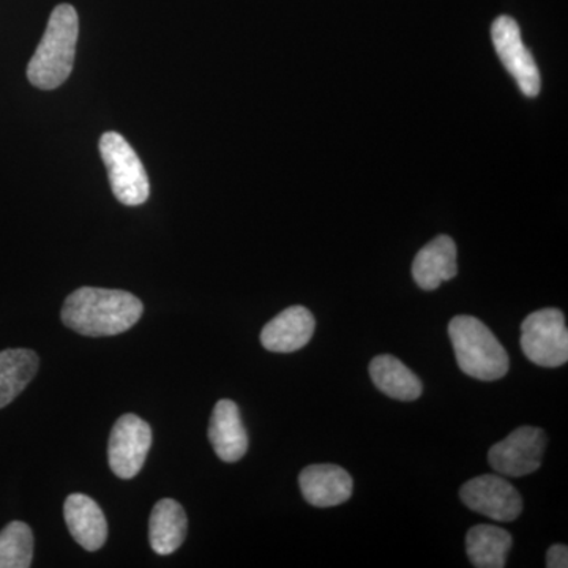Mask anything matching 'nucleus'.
I'll list each match as a JSON object with an SVG mask.
<instances>
[{
  "label": "nucleus",
  "instance_id": "f257e3e1",
  "mask_svg": "<svg viewBox=\"0 0 568 568\" xmlns=\"http://www.w3.org/2000/svg\"><path fill=\"white\" fill-rule=\"evenodd\" d=\"M144 313L136 295L121 290L80 287L67 297L62 323L84 336H112L130 331Z\"/></svg>",
  "mask_w": 568,
  "mask_h": 568
},
{
  "label": "nucleus",
  "instance_id": "f03ea898",
  "mask_svg": "<svg viewBox=\"0 0 568 568\" xmlns=\"http://www.w3.org/2000/svg\"><path fill=\"white\" fill-rule=\"evenodd\" d=\"M80 22L69 3L52 10L47 31L28 65V78L41 91L58 89L69 80L77 54Z\"/></svg>",
  "mask_w": 568,
  "mask_h": 568
},
{
  "label": "nucleus",
  "instance_id": "7ed1b4c3",
  "mask_svg": "<svg viewBox=\"0 0 568 568\" xmlns=\"http://www.w3.org/2000/svg\"><path fill=\"white\" fill-rule=\"evenodd\" d=\"M448 336L454 345L457 364L465 375L474 379H503L510 368L507 351L496 335L474 316H457L448 324Z\"/></svg>",
  "mask_w": 568,
  "mask_h": 568
},
{
  "label": "nucleus",
  "instance_id": "20e7f679",
  "mask_svg": "<svg viewBox=\"0 0 568 568\" xmlns=\"http://www.w3.org/2000/svg\"><path fill=\"white\" fill-rule=\"evenodd\" d=\"M99 148L115 200L132 207L144 204L151 194V183L130 142L118 132H108L100 138Z\"/></svg>",
  "mask_w": 568,
  "mask_h": 568
},
{
  "label": "nucleus",
  "instance_id": "39448f33",
  "mask_svg": "<svg viewBox=\"0 0 568 568\" xmlns=\"http://www.w3.org/2000/svg\"><path fill=\"white\" fill-rule=\"evenodd\" d=\"M521 349L532 364L558 368L568 361L566 316L558 308L538 310L521 324Z\"/></svg>",
  "mask_w": 568,
  "mask_h": 568
},
{
  "label": "nucleus",
  "instance_id": "423d86ee",
  "mask_svg": "<svg viewBox=\"0 0 568 568\" xmlns=\"http://www.w3.org/2000/svg\"><path fill=\"white\" fill-rule=\"evenodd\" d=\"M548 437L536 426H519L506 439L489 448V466L500 476L525 477L541 466Z\"/></svg>",
  "mask_w": 568,
  "mask_h": 568
},
{
  "label": "nucleus",
  "instance_id": "0eeeda50",
  "mask_svg": "<svg viewBox=\"0 0 568 568\" xmlns=\"http://www.w3.org/2000/svg\"><path fill=\"white\" fill-rule=\"evenodd\" d=\"M152 446V428L148 422L125 414L112 426L108 459L112 473L123 480L136 477Z\"/></svg>",
  "mask_w": 568,
  "mask_h": 568
},
{
  "label": "nucleus",
  "instance_id": "6e6552de",
  "mask_svg": "<svg viewBox=\"0 0 568 568\" xmlns=\"http://www.w3.org/2000/svg\"><path fill=\"white\" fill-rule=\"evenodd\" d=\"M459 497L467 508L497 523L515 521L523 511L518 489L506 478L493 474L466 481L459 489Z\"/></svg>",
  "mask_w": 568,
  "mask_h": 568
},
{
  "label": "nucleus",
  "instance_id": "1a4fd4ad",
  "mask_svg": "<svg viewBox=\"0 0 568 568\" xmlns=\"http://www.w3.org/2000/svg\"><path fill=\"white\" fill-rule=\"evenodd\" d=\"M491 39L497 55L508 73L515 78L521 92L530 99L537 97L541 85L540 71L521 39L518 22L510 17L497 18L493 22Z\"/></svg>",
  "mask_w": 568,
  "mask_h": 568
},
{
  "label": "nucleus",
  "instance_id": "9d476101",
  "mask_svg": "<svg viewBox=\"0 0 568 568\" xmlns=\"http://www.w3.org/2000/svg\"><path fill=\"white\" fill-rule=\"evenodd\" d=\"M315 328V316L310 310L301 305L290 306L265 324L261 343L271 353H295L308 345Z\"/></svg>",
  "mask_w": 568,
  "mask_h": 568
},
{
  "label": "nucleus",
  "instance_id": "9b49d317",
  "mask_svg": "<svg viewBox=\"0 0 568 568\" xmlns=\"http://www.w3.org/2000/svg\"><path fill=\"white\" fill-rule=\"evenodd\" d=\"M302 495L313 507L342 506L353 496V477L336 465H312L298 477Z\"/></svg>",
  "mask_w": 568,
  "mask_h": 568
},
{
  "label": "nucleus",
  "instance_id": "f8f14e48",
  "mask_svg": "<svg viewBox=\"0 0 568 568\" xmlns=\"http://www.w3.org/2000/svg\"><path fill=\"white\" fill-rule=\"evenodd\" d=\"M209 440L216 457L224 463H235L245 457L248 450V435L242 422L241 410L231 399H220L213 407Z\"/></svg>",
  "mask_w": 568,
  "mask_h": 568
},
{
  "label": "nucleus",
  "instance_id": "ddd939ff",
  "mask_svg": "<svg viewBox=\"0 0 568 568\" xmlns=\"http://www.w3.org/2000/svg\"><path fill=\"white\" fill-rule=\"evenodd\" d=\"M63 517L71 537L85 551H99L106 544V518L92 497L80 495V493L67 497L63 504Z\"/></svg>",
  "mask_w": 568,
  "mask_h": 568
},
{
  "label": "nucleus",
  "instance_id": "4468645a",
  "mask_svg": "<svg viewBox=\"0 0 568 568\" xmlns=\"http://www.w3.org/2000/svg\"><path fill=\"white\" fill-rule=\"evenodd\" d=\"M457 245L448 235H439L417 253L413 276L418 287L435 291L458 274Z\"/></svg>",
  "mask_w": 568,
  "mask_h": 568
},
{
  "label": "nucleus",
  "instance_id": "2eb2a0df",
  "mask_svg": "<svg viewBox=\"0 0 568 568\" xmlns=\"http://www.w3.org/2000/svg\"><path fill=\"white\" fill-rule=\"evenodd\" d=\"M189 519L181 504L162 499L155 504L149 521V540L156 555H173L185 541Z\"/></svg>",
  "mask_w": 568,
  "mask_h": 568
},
{
  "label": "nucleus",
  "instance_id": "dca6fc26",
  "mask_svg": "<svg viewBox=\"0 0 568 568\" xmlns=\"http://www.w3.org/2000/svg\"><path fill=\"white\" fill-rule=\"evenodd\" d=\"M369 377L384 395L399 402H416L424 392L420 377L414 375L394 355H377L369 364Z\"/></svg>",
  "mask_w": 568,
  "mask_h": 568
},
{
  "label": "nucleus",
  "instance_id": "f3484780",
  "mask_svg": "<svg viewBox=\"0 0 568 568\" xmlns=\"http://www.w3.org/2000/svg\"><path fill=\"white\" fill-rule=\"evenodd\" d=\"M514 538L497 526L478 525L467 532L466 551L470 564L477 568H504Z\"/></svg>",
  "mask_w": 568,
  "mask_h": 568
},
{
  "label": "nucleus",
  "instance_id": "a211bd4d",
  "mask_svg": "<svg viewBox=\"0 0 568 568\" xmlns=\"http://www.w3.org/2000/svg\"><path fill=\"white\" fill-rule=\"evenodd\" d=\"M40 358L31 349L0 353V409L9 406L39 372Z\"/></svg>",
  "mask_w": 568,
  "mask_h": 568
},
{
  "label": "nucleus",
  "instance_id": "6ab92c4d",
  "mask_svg": "<svg viewBox=\"0 0 568 568\" xmlns=\"http://www.w3.org/2000/svg\"><path fill=\"white\" fill-rule=\"evenodd\" d=\"M33 558V534L26 523L11 521L0 530V568H28Z\"/></svg>",
  "mask_w": 568,
  "mask_h": 568
},
{
  "label": "nucleus",
  "instance_id": "aec40b11",
  "mask_svg": "<svg viewBox=\"0 0 568 568\" xmlns=\"http://www.w3.org/2000/svg\"><path fill=\"white\" fill-rule=\"evenodd\" d=\"M548 568H567L568 567V548L566 545H552L547 552Z\"/></svg>",
  "mask_w": 568,
  "mask_h": 568
}]
</instances>
